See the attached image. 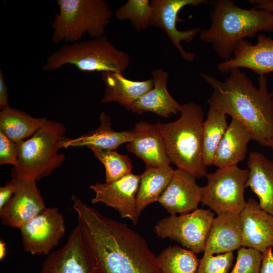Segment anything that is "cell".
<instances>
[{"instance_id":"1","label":"cell","mask_w":273,"mask_h":273,"mask_svg":"<svg viewBox=\"0 0 273 273\" xmlns=\"http://www.w3.org/2000/svg\"><path fill=\"white\" fill-rule=\"evenodd\" d=\"M84 243L97 273H160L145 239L126 224L106 217L71 197Z\"/></svg>"},{"instance_id":"2","label":"cell","mask_w":273,"mask_h":273,"mask_svg":"<svg viewBox=\"0 0 273 273\" xmlns=\"http://www.w3.org/2000/svg\"><path fill=\"white\" fill-rule=\"evenodd\" d=\"M229 73L224 81L199 74L213 89L207 100L209 107L236 119L249 129L253 140L268 147L273 140V92H268L266 76L259 75L256 87L239 68Z\"/></svg>"},{"instance_id":"3","label":"cell","mask_w":273,"mask_h":273,"mask_svg":"<svg viewBox=\"0 0 273 273\" xmlns=\"http://www.w3.org/2000/svg\"><path fill=\"white\" fill-rule=\"evenodd\" d=\"M210 26L202 29L199 38L212 45L223 61L231 59L237 43L259 32H273V13L254 7L244 9L231 0H211Z\"/></svg>"},{"instance_id":"4","label":"cell","mask_w":273,"mask_h":273,"mask_svg":"<svg viewBox=\"0 0 273 273\" xmlns=\"http://www.w3.org/2000/svg\"><path fill=\"white\" fill-rule=\"evenodd\" d=\"M180 116L167 123L158 122L166 153L171 163L196 178L206 176L202 156L204 113L195 103L182 105Z\"/></svg>"},{"instance_id":"5","label":"cell","mask_w":273,"mask_h":273,"mask_svg":"<svg viewBox=\"0 0 273 273\" xmlns=\"http://www.w3.org/2000/svg\"><path fill=\"white\" fill-rule=\"evenodd\" d=\"M129 63V54L117 49L103 35L62 46L47 59L42 69L53 71L69 64L82 72L123 74Z\"/></svg>"},{"instance_id":"6","label":"cell","mask_w":273,"mask_h":273,"mask_svg":"<svg viewBox=\"0 0 273 273\" xmlns=\"http://www.w3.org/2000/svg\"><path fill=\"white\" fill-rule=\"evenodd\" d=\"M58 12L51 22L52 41L73 43L85 34L92 38L104 35L112 16L106 0H57Z\"/></svg>"},{"instance_id":"7","label":"cell","mask_w":273,"mask_h":273,"mask_svg":"<svg viewBox=\"0 0 273 273\" xmlns=\"http://www.w3.org/2000/svg\"><path fill=\"white\" fill-rule=\"evenodd\" d=\"M66 131L63 124L48 120L30 138L18 144V165L13 174L36 181L49 175L65 160L58 151Z\"/></svg>"},{"instance_id":"8","label":"cell","mask_w":273,"mask_h":273,"mask_svg":"<svg viewBox=\"0 0 273 273\" xmlns=\"http://www.w3.org/2000/svg\"><path fill=\"white\" fill-rule=\"evenodd\" d=\"M248 174L247 168L243 169L237 165L218 168L207 173L201 202L217 215L240 214L246 204L244 190Z\"/></svg>"},{"instance_id":"9","label":"cell","mask_w":273,"mask_h":273,"mask_svg":"<svg viewBox=\"0 0 273 273\" xmlns=\"http://www.w3.org/2000/svg\"><path fill=\"white\" fill-rule=\"evenodd\" d=\"M214 217L210 209H199L187 213L171 214L155 226L157 235L180 243L196 254L204 252L209 231Z\"/></svg>"},{"instance_id":"10","label":"cell","mask_w":273,"mask_h":273,"mask_svg":"<svg viewBox=\"0 0 273 273\" xmlns=\"http://www.w3.org/2000/svg\"><path fill=\"white\" fill-rule=\"evenodd\" d=\"M19 229L26 252L49 255L65 235V221L57 208L46 207Z\"/></svg>"},{"instance_id":"11","label":"cell","mask_w":273,"mask_h":273,"mask_svg":"<svg viewBox=\"0 0 273 273\" xmlns=\"http://www.w3.org/2000/svg\"><path fill=\"white\" fill-rule=\"evenodd\" d=\"M206 0H152L150 4L152 8V14L150 26L158 28L164 31L171 43L179 52L183 59L192 62L195 55L191 52H187L181 45V41L190 42L201 31L200 28H194L184 30L177 29L176 24L180 21L178 17L179 12L184 7L191 5L198 7L206 4Z\"/></svg>"},{"instance_id":"12","label":"cell","mask_w":273,"mask_h":273,"mask_svg":"<svg viewBox=\"0 0 273 273\" xmlns=\"http://www.w3.org/2000/svg\"><path fill=\"white\" fill-rule=\"evenodd\" d=\"M12 179L16 190L0 209V218L4 225L20 229L46 207L35 180L14 174Z\"/></svg>"},{"instance_id":"13","label":"cell","mask_w":273,"mask_h":273,"mask_svg":"<svg viewBox=\"0 0 273 273\" xmlns=\"http://www.w3.org/2000/svg\"><path fill=\"white\" fill-rule=\"evenodd\" d=\"M40 273H97L95 260L78 224L65 244L48 255Z\"/></svg>"},{"instance_id":"14","label":"cell","mask_w":273,"mask_h":273,"mask_svg":"<svg viewBox=\"0 0 273 273\" xmlns=\"http://www.w3.org/2000/svg\"><path fill=\"white\" fill-rule=\"evenodd\" d=\"M140 175L131 172L111 182L98 183L89 188L95 193L93 204L102 203L118 212L122 218H128L136 224L139 217L136 208V197Z\"/></svg>"},{"instance_id":"15","label":"cell","mask_w":273,"mask_h":273,"mask_svg":"<svg viewBox=\"0 0 273 273\" xmlns=\"http://www.w3.org/2000/svg\"><path fill=\"white\" fill-rule=\"evenodd\" d=\"M257 41L253 44L243 39L235 47L234 57L220 62L218 70L223 74L234 69L245 68L259 75L273 72V39L261 33L257 35Z\"/></svg>"},{"instance_id":"16","label":"cell","mask_w":273,"mask_h":273,"mask_svg":"<svg viewBox=\"0 0 273 273\" xmlns=\"http://www.w3.org/2000/svg\"><path fill=\"white\" fill-rule=\"evenodd\" d=\"M196 179L194 175L185 170H174L158 202L170 215L185 214L196 210L201 202L203 191V188L197 185Z\"/></svg>"},{"instance_id":"17","label":"cell","mask_w":273,"mask_h":273,"mask_svg":"<svg viewBox=\"0 0 273 273\" xmlns=\"http://www.w3.org/2000/svg\"><path fill=\"white\" fill-rule=\"evenodd\" d=\"M242 226V247L261 252L273 247V215L249 198L240 214Z\"/></svg>"},{"instance_id":"18","label":"cell","mask_w":273,"mask_h":273,"mask_svg":"<svg viewBox=\"0 0 273 273\" xmlns=\"http://www.w3.org/2000/svg\"><path fill=\"white\" fill-rule=\"evenodd\" d=\"M132 131V140L126 146L128 151L142 159L146 166L170 165L158 123L141 121L135 124Z\"/></svg>"},{"instance_id":"19","label":"cell","mask_w":273,"mask_h":273,"mask_svg":"<svg viewBox=\"0 0 273 273\" xmlns=\"http://www.w3.org/2000/svg\"><path fill=\"white\" fill-rule=\"evenodd\" d=\"M240 214L223 213L214 217L207 237L204 254L233 252L242 247Z\"/></svg>"},{"instance_id":"20","label":"cell","mask_w":273,"mask_h":273,"mask_svg":"<svg viewBox=\"0 0 273 273\" xmlns=\"http://www.w3.org/2000/svg\"><path fill=\"white\" fill-rule=\"evenodd\" d=\"M153 88L143 95L130 106L129 111L139 114L152 112L168 118L172 114L180 113L182 105L176 102L167 89L169 75L161 69L151 71Z\"/></svg>"},{"instance_id":"21","label":"cell","mask_w":273,"mask_h":273,"mask_svg":"<svg viewBox=\"0 0 273 273\" xmlns=\"http://www.w3.org/2000/svg\"><path fill=\"white\" fill-rule=\"evenodd\" d=\"M246 187L256 195L260 207L273 215V161L257 152L249 153Z\"/></svg>"},{"instance_id":"22","label":"cell","mask_w":273,"mask_h":273,"mask_svg":"<svg viewBox=\"0 0 273 273\" xmlns=\"http://www.w3.org/2000/svg\"><path fill=\"white\" fill-rule=\"evenodd\" d=\"M251 140L253 138L249 129L232 118L217 148L213 165L218 168L237 165L244 159L248 144Z\"/></svg>"},{"instance_id":"23","label":"cell","mask_w":273,"mask_h":273,"mask_svg":"<svg viewBox=\"0 0 273 273\" xmlns=\"http://www.w3.org/2000/svg\"><path fill=\"white\" fill-rule=\"evenodd\" d=\"M101 75V79L105 84L101 102H116L127 110L135 101L150 91L154 85L152 78L143 81H134L125 78L121 73L102 72Z\"/></svg>"},{"instance_id":"24","label":"cell","mask_w":273,"mask_h":273,"mask_svg":"<svg viewBox=\"0 0 273 273\" xmlns=\"http://www.w3.org/2000/svg\"><path fill=\"white\" fill-rule=\"evenodd\" d=\"M100 119V125L97 129L75 139L66 138L61 142V149L86 146L112 151L132 140V130L116 131L111 128L110 118L105 112L101 113Z\"/></svg>"},{"instance_id":"25","label":"cell","mask_w":273,"mask_h":273,"mask_svg":"<svg viewBox=\"0 0 273 273\" xmlns=\"http://www.w3.org/2000/svg\"><path fill=\"white\" fill-rule=\"evenodd\" d=\"M174 171L170 165L146 166L144 172L140 175L136 197V208L139 217L148 205L158 202L169 183Z\"/></svg>"},{"instance_id":"26","label":"cell","mask_w":273,"mask_h":273,"mask_svg":"<svg viewBox=\"0 0 273 273\" xmlns=\"http://www.w3.org/2000/svg\"><path fill=\"white\" fill-rule=\"evenodd\" d=\"M11 107L1 111L0 131L17 144L32 136L47 121Z\"/></svg>"},{"instance_id":"27","label":"cell","mask_w":273,"mask_h":273,"mask_svg":"<svg viewBox=\"0 0 273 273\" xmlns=\"http://www.w3.org/2000/svg\"><path fill=\"white\" fill-rule=\"evenodd\" d=\"M228 125L226 115L209 107L203 131L202 156L206 166L213 165L216 150Z\"/></svg>"},{"instance_id":"28","label":"cell","mask_w":273,"mask_h":273,"mask_svg":"<svg viewBox=\"0 0 273 273\" xmlns=\"http://www.w3.org/2000/svg\"><path fill=\"white\" fill-rule=\"evenodd\" d=\"M199 261L195 253L177 245L167 247L157 256L160 273H197Z\"/></svg>"},{"instance_id":"29","label":"cell","mask_w":273,"mask_h":273,"mask_svg":"<svg viewBox=\"0 0 273 273\" xmlns=\"http://www.w3.org/2000/svg\"><path fill=\"white\" fill-rule=\"evenodd\" d=\"M152 8L149 0H128L116 11V18L129 20L132 27L138 32L150 26Z\"/></svg>"},{"instance_id":"30","label":"cell","mask_w":273,"mask_h":273,"mask_svg":"<svg viewBox=\"0 0 273 273\" xmlns=\"http://www.w3.org/2000/svg\"><path fill=\"white\" fill-rule=\"evenodd\" d=\"M95 156L104 165L106 170V182L116 181L131 172L132 164L127 155H121L115 150H103L90 147Z\"/></svg>"},{"instance_id":"31","label":"cell","mask_w":273,"mask_h":273,"mask_svg":"<svg viewBox=\"0 0 273 273\" xmlns=\"http://www.w3.org/2000/svg\"><path fill=\"white\" fill-rule=\"evenodd\" d=\"M262 252L241 247L238 249L235 265L230 273H260Z\"/></svg>"},{"instance_id":"32","label":"cell","mask_w":273,"mask_h":273,"mask_svg":"<svg viewBox=\"0 0 273 273\" xmlns=\"http://www.w3.org/2000/svg\"><path fill=\"white\" fill-rule=\"evenodd\" d=\"M234 259L233 252L216 255L203 254L197 273H230Z\"/></svg>"},{"instance_id":"33","label":"cell","mask_w":273,"mask_h":273,"mask_svg":"<svg viewBox=\"0 0 273 273\" xmlns=\"http://www.w3.org/2000/svg\"><path fill=\"white\" fill-rule=\"evenodd\" d=\"M18 144L0 131V165H18Z\"/></svg>"},{"instance_id":"34","label":"cell","mask_w":273,"mask_h":273,"mask_svg":"<svg viewBox=\"0 0 273 273\" xmlns=\"http://www.w3.org/2000/svg\"><path fill=\"white\" fill-rule=\"evenodd\" d=\"M16 190V187L12 179L0 187V209L11 199Z\"/></svg>"},{"instance_id":"35","label":"cell","mask_w":273,"mask_h":273,"mask_svg":"<svg viewBox=\"0 0 273 273\" xmlns=\"http://www.w3.org/2000/svg\"><path fill=\"white\" fill-rule=\"evenodd\" d=\"M260 273H273V251L269 248L262 252Z\"/></svg>"},{"instance_id":"36","label":"cell","mask_w":273,"mask_h":273,"mask_svg":"<svg viewBox=\"0 0 273 273\" xmlns=\"http://www.w3.org/2000/svg\"><path fill=\"white\" fill-rule=\"evenodd\" d=\"M8 86L5 82L3 71L0 70V109L1 110L10 108L8 103Z\"/></svg>"},{"instance_id":"37","label":"cell","mask_w":273,"mask_h":273,"mask_svg":"<svg viewBox=\"0 0 273 273\" xmlns=\"http://www.w3.org/2000/svg\"><path fill=\"white\" fill-rule=\"evenodd\" d=\"M249 2L254 5L256 8L273 13V0H250Z\"/></svg>"},{"instance_id":"38","label":"cell","mask_w":273,"mask_h":273,"mask_svg":"<svg viewBox=\"0 0 273 273\" xmlns=\"http://www.w3.org/2000/svg\"><path fill=\"white\" fill-rule=\"evenodd\" d=\"M6 245L2 240L0 241V259L3 260L6 254Z\"/></svg>"},{"instance_id":"39","label":"cell","mask_w":273,"mask_h":273,"mask_svg":"<svg viewBox=\"0 0 273 273\" xmlns=\"http://www.w3.org/2000/svg\"><path fill=\"white\" fill-rule=\"evenodd\" d=\"M268 147L271 148L273 152V140L269 143Z\"/></svg>"}]
</instances>
